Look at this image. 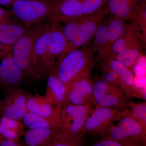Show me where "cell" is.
I'll use <instances>...</instances> for the list:
<instances>
[{
    "mask_svg": "<svg viewBox=\"0 0 146 146\" xmlns=\"http://www.w3.org/2000/svg\"><path fill=\"white\" fill-rule=\"evenodd\" d=\"M143 0H108L107 7L112 15L130 21L138 4Z\"/></svg>",
    "mask_w": 146,
    "mask_h": 146,
    "instance_id": "obj_21",
    "label": "cell"
},
{
    "mask_svg": "<svg viewBox=\"0 0 146 146\" xmlns=\"http://www.w3.org/2000/svg\"><path fill=\"white\" fill-rule=\"evenodd\" d=\"M68 103L76 105H94L93 82L91 77L74 82L68 91Z\"/></svg>",
    "mask_w": 146,
    "mask_h": 146,
    "instance_id": "obj_15",
    "label": "cell"
},
{
    "mask_svg": "<svg viewBox=\"0 0 146 146\" xmlns=\"http://www.w3.org/2000/svg\"><path fill=\"white\" fill-rule=\"evenodd\" d=\"M96 52L93 44L90 43L71 51L63 56L51 74L56 76L65 84L68 91L74 82L91 77Z\"/></svg>",
    "mask_w": 146,
    "mask_h": 146,
    "instance_id": "obj_2",
    "label": "cell"
},
{
    "mask_svg": "<svg viewBox=\"0 0 146 146\" xmlns=\"http://www.w3.org/2000/svg\"><path fill=\"white\" fill-rule=\"evenodd\" d=\"M50 146H85L83 138L64 139L56 137Z\"/></svg>",
    "mask_w": 146,
    "mask_h": 146,
    "instance_id": "obj_29",
    "label": "cell"
},
{
    "mask_svg": "<svg viewBox=\"0 0 146 146\" xmlns=\"http://www.w3.org/2000/svg\"><path fill=\"white\" fill-rule=\"evenodd\" d=\"M29 94L23 89H16L6 94L2 100L1 117L12 118L21 121L27 112V102Z\"/></svg>",
    "mask_w": 146,
    "mask_h": 146,
    "instance_id": "obj_13",
    "label": "cell"
},
{
    "mask_svg": "<svg viewBox=\"0 0 146 146\" xmlns=\"http://www.w3.org/2000/svg\"><path fill=\"white\" fill-rule=\"evenodd\" d=\"M144 44L139 35H137L126 48L116 56L115 59L133 72L135 63Z\"/></svg>",
    "mask_w": 146,
    "mask_h": 146,
    "instance_id": "obj_19",
    "label": "cell"
},
{
    "mask_svg": "<svg viewBox=\"0 0 146 146\" xmlns=\"http://www.w3.org/2000/svg\"><path fill=\"white\" fill-rule=\"evenodd\" d=\"M0 146H22L19 141L4 139L0 143Z\"/></svg>",
    "mask_w": 146,
    "mask_h": 146,
    "instance_id": "obj_34",
    "label": "cell"
},
{
    "mask_svg": "<svg viewBox=\"0 0 146 146\" xmlns=\"http://www.w3.org/2000/svg\"><path fill=\"white\" fill-rule=\"evenodd\" d=\"M15 17L12 11L5 9L0 7V24L12 21Z\"/></svg>",
    "mask_w": 146,
    "mask_h": 146,
    "instance_id": "obj_32",
    "label": "cell"
},
{
    "mask_svg": "<svg viewBox=\"0 0 146 146\" xmlns=\"http://www.w3.org/2000/svg\"><path fill=\"white\" fill-rule=\"evenodd\" d=\"M109 13L107 6L92 14L80 17V23L76 35L68 44L66 54L89 44L94 39L97 29Z\"/></svg>",
    "mask_w": 146,
    "mask_h": 146,
    "instance_id": "obj_9",
    "label": "cell"
},
{
    "mask_svg": "<svg viewBox=\"0 0 146 146\" xmlns=\"http://www.w3.org/2000/svg\"><path fill=\"white\" fill-rule=\"evenodd\" d=\"M0 63V89L6 94L21 89L27 77L13 60L11 52Z\"/></svg>",
    "mask_w": 146,
    "mask_h": 146,
    "instance_id": "obj_10",
    "label": "cell"
},
{
    "mask_svg": "<svg viewBox=\"0 0 146 146\" xmlns=\"http://www.w3.org/2000/svg\"><path fill=\"white\" fill-rule=\"evenodd\" d=\"M57 133L55 129H29L24 134L25 144L26 146H50Z\"/></svg>",
    "mask_w": 146,
    "mask_h": 146,
    "instance_id": "obj_18",
    "label": "cell"
},
{
    "mask_svg": "<svg viewBox=\"0 0 146 146\" xmlns=\"http://www.w3.org/2000/svg\"><path fill=\"white\" fill-rule=\"evenodd\" d=\"M12 46H6L0 43V60L11 52Z\"/></svg>",
    "mask_w": 146,
    "mask_h": 146,
    "instance_id": "obj_33",
    "label": "cell"
},
{
    "mask_svg": "<svg viewBox=\"0 0 146 146\" xmlns=\"http://www.w3.org/2000/svg\"><path fill=\"white\" fill-rule=\"evenodd\" d=\"M91 146H128L112 139L101 138V139L96 141Z\"/></svg>",
    "mask_w": 146,
    "mask_h": 146,
    "instance_id": "obj_31",
    "label": "cell"
},
{
    "mask_svg": "<svg viewBox=\"0 0 146 146\" xmlns=\"http://www.w3.org/2000/svg\"><path fill=\"white\" fill-rule=\"evenodd\" d=\"M105 19L107 25L105 43L103 47L97 51L95 63H102L110 56L113 45L124 34L126 30V21L124 19L110 13Z\"/></svg>",
    "mask_w": 146,
    "mask_h": 146,
    "instance_id": "obj_12",
    "label": "cell"
},
{
    "mask_svg": "<svg viewBox=\"0 0 146 146\" xmlns=\"http://www.w3.org/2000/svg\"><path fill=\"white\" fill-rule=\"evenodd\" d=\"M4 139H5L1 135H0V143H1V141H2Z\"/></svg>",
    "mask_w": 146,
    "mask_h": 146,
    "instance_id": "obj_36",
    "label": "cell"
},
{
    "mask_svg": "<svg viewBox=\"0 0 146 146\" xmlns=\"http://www.w3.org/2000/svg\"><path fill=\"white\" fill-rule=\"evenodd\" d=\"M130 21V23L139 33L145 44L146 40V0L138 4Z\"/></svg>",
    "mask_w": 146,
    "mask_h": 146,
    "instance_id": "obj_22",
    "label": "cell"
},
{
    "mask_svg": "<svg viewBox=\"0 0 146 146\" xmlns=\"http://www.w3.org/2000/svg\"><path fill=\"white\" fill-rule=\"evenodd\" d=\"M101 69L103 72V75L102 76V79L121 88V82L117 74L108 68H101Z\"/></svg>",
    "mask_w": 146,
    "mask_h": 146,
    "instance_id": "obj_28",
    "label": "cell"
},
{
    "mask_svg": "<svg viewBox=\"0 0 146 146\" xmlns=\"http://www.w3.org/2000/svg\"><path fill=\"white\" fill-rule=\"evenodd\" d=\"M82 15H89L98 11L107 6L108 0H79Z\"/></svg>",
    "mask_w": 146,
    "mask_h": 146,
    "instance_id": "obj_25",
    "label": "cell"
},
{
    "mask_svg": "<svg viewBox=\"0 0 146 146\" xmlns=\"http://www.w3.org/2000/svg\"><path fill=\"white\" fill-rule=\"evenodd\" d=\"M68 45L60 24L47 23L35 44L34 53L41 78L51 74L66 55Z\"/></svg>",
    "mask_w": 146,
    "mask_h": 146,
    "instance_id": "obj_1",
    "label": "cell"
},
{
    "mask_svg": "<svg viewBox=\"0 0 146 146\" xmlns=\"http://www.w3.org/2000/svg\"><path fill=\"white\" fill-rule=\"evenodd\" d=\"M46 23L39 24L29 28L12 46L11 54L13 60L27 78L34 80L41 78L35 60L34 46Z\"/></svg>",
    "mask_w": 146,
    "mask_h": 146,
    "instance_id": "obj_3",
    "label": "cell"
},
{
    "mask_svg": "<svg viewBox=\"0 0 146 146\" xmlns=\"http://www.w3.org/2000/svg\"><path fill=\"white\" fill-rule=\"evenodd\" d=\"M0 135L5 139L19 141L21 136L13 131L8 129L0 125Z\"/></svg>",
    "mask_w": 146,
    "mask_h": 146,
    "instance_id": "obj_30",
    "label": "cell"
},
{
    "mask_svg": "<svg viewBox=\"0 0 146 146\" xmlns=\"http://www.w3.org/2000/svg\"><path fill=\"white\" fill-rule=\"evenodd\" d=\"M2 100H0V109H1V106Z\"/></svg>",
    "mask_w": 146,
    "mask_h": 146,
    "instance_id": "obj_37",
    "label": "cell"
},
{
    "mask_svg": "<svg viewBox=\"0 0 146 146\" xmlns=\"http://www.w3.org/2000/svg\"><path fill=\"white\" fill-rule=\"evenodd\" d=\"M57 0H16L11 6L14 16L27 28L50 22Z\"/></svg>",
    "mask_w": 146,
    "mask_h": 146,
    "instance_id": "obj_5",
    "label": "cell"
},
{
    "mask_svg": "<svg viewBox=\"0 0 146 146\" xmlns=\"http://www.w3.org/2000/svg\"><path fill=\"white\" fill-rule=\"evenodd\" d=\"M93 109L91 104H65L60 111L56 137L64 139L83 138L85 121Z\"/></svg>",
    "mask_w": 146,
    "mask_h": 146,
    "instance_id": "obj_4",
    "label": "cell"
},
{
    "mask_svg": "<svg viewBox=\"0 0 146 146\" xmlns=\"http://www.w3.org/2000/svg\"><path fill=\"white\" fill-rule=\"evenodd\" d=\"M16 0H0V5L10 7Z\"/></svg>",
    "mask_w": 146,
    "mask_h": 146,
    "instance_id": "obj_35",
    "label": "cell"
},
{
    "mask_svg": "<svg viewBox=\"0 0 146 146\" xmlns=\"http://www.w3.org/2000/svg\"><path fill=\"white\" fill-rule=\"evenodd\" d=\"M128 112L129 115L142 125L146 127V102L136 103L132 101L129 103Z\"/></svg>",
    "mask_w": 146,
    "mask_h": 146,
    "instance_id": "obj_24",
    "label": "cell"
},
{
    "mask_svg": "<svg viewBox=\"0 0 146 146\" xmlns=\"http://www.w3.org/2000/svg\"><path fill=\"white\" fill-rule=\"evenodd\" d=\"M107 31V22L105 18L97 29L94 38L93 44L97 52L104 46Z\"/></svg>",
    "mask_w": 146,
    "mask_h": 146,
    "instance_id": "obj_26",
    "label": "cell"
},
{
    "mask_svg": "<svg viewBox=\"0 0 146 146\" xmlns=\"http://www.w3.org/2000/svg\"><path fill=\"white\" fill-rule=\"evenodd\" d=\"M21 121L25 126L29 129L37 128H48L55 129L57 130L58 126L51 120L27 112L24 115Z\"/></svg>",
    "mask_w": 146,
    "mask_h": 146,
    "instance_id": "obj_23",
    "label": "cell"
},
{
    "mask_svg": "<svg viewBox=\"0 0 146 146\" xmlns=\"http://www.w3.org/2000/svg\"><path fill=\"white\" fill-rule=\"evenodd\" d=\"M121 110L95 106L84 124L85 134L104 137L115 122L121 117Z\"/></svg>",
    "mask_w": 146,
    "mask_h": 146,
    "instance_id": "obj_8",
    "label": "cell"
},
{
    "mask_svg": "<svg viewBox=\"0 0 146 146\" xmlns=\"http://www.w3.org/2000/svg\"><path fill=\"white\" fill-rule=\"evenodd\" d=\"M93 100L95 106L121 110L128 108L132 101L119 87L102 78L93 82Z\"/></svg>",
    "mask_w": 146,
    "mask_h": 146,
    "instance_id": "obj_7",
    "label": "cell"
},
{
    "mask_svg": "<svg viewBox=\"0 0 146 146\" xmlns=\"http://www.w3.org/2000/svg\"><path fill=\"white\" fill-rule=\"evenodd\" d=\"M27 108V112L51 120L58 127L61 111L49 102L45 96L37 93L33 95L29 94Z\"/></svg>",
    "mask_w": 146,
    "mask_h": 146,
    "instance_id": "obj_14",
    "label": "cell"
},
{
    "mask_svg": "<svg viewBox=\"0 0 146 146\" xmlns=\"http://www.w3.org/2000/svg\"><path fill=\"white\" fill-rule=\"evenodd\" d=\"M100 68H107L117 74L121 79V88L130 98L146 100V88L140 89L136 86L133 74L128 69L115 59L108 58L100 64Z\"/></svg>",
    "mask_w": 146,
    "mask_h": 146,
    "instance_id": "obj_11",
    "label": "cell"
},
{
    "mask_svg": "<svg viewBox=\"0 0 146 146\" xmlns=\"http://www.w3.org/2000/svg\"><path fill=\"white\" fill-rule=\"evenodd\" d=\"M122 111L119 124L112 126L101 138L112 139L128 146H146V127L134 119L127 108Z\"/></svg>",
    "mask_w": 146,
    "mask_h": 146,
    "instance_id": "obj_6",
    "label": "cell"
},
{
    "mask_svg": "<svg viewBox=\"0 0 146 146\" xmlns=\"http://www.w3.org/2000/svg\"><path fill=\"white\" fill-rule=\"evenodd\" d=\"M0 125L15 131L21 136L24 135L25 132L24 131L25 126L22 121L19 120L5 117H1Z\"/></svg>",
    "mask_w": 146,
    "mask_h": 146,
    "instance_id": "obj_27",
    "label": "cell"
},
{
    "mask_svg": "<svg viewBox=\"0 0 146 146\" xmlns=\"http://www.w3.org/2000/svg\"><path fill=\"white\" fill-rule=\"evenodd\" d=\"M28 29L14 19L0 24V43L6 46H13Z\"/></svg>",
    "mask_w": 146,
    "mask_h": 146,
    "instance_id": "obj_20",
    "label": "cell"
},
{
    "mask_svg": "<svg viewBox=\"0 0 146 146\" xmlns=\"http://www.w3.org/2000/svg\"><path fill=\"white\" fill-rule=\"evenodd\" d=\"M82 16L79 0H57L49 23L60 24Z\"/></svg>",
    "mask_w": 146,
    "mask_h": 146,
    "instance_id": "obj_16",
    "label": "cell"
},
{
    "mask_svg": "<svg viewBox=\"0 0 146 146\" xmlns=\"http://www.w3.org/2000/svg\"><path fill=\"white\" fill-rule=\"evenodd\" d=\"M45 96L58 110L68 103V90L64 83L54 75L48 76Z\"/></svg>",
    "mask_w": 146,
    "mask_h": 146,
    "instance_id": "obj_17",
    "label": "cell"
}]
</instances>
